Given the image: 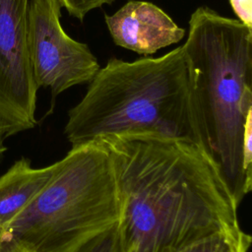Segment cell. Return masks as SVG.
<instances>
[{
	"instance_id": "6da1fadb",
	"label": "cell",
	"mask_w": 252,
	"mask_h": 252,
	"mask_svg": "<svg viewBox=\"0 0 252 252\" xmlns=\"http://www.w3.org/2000/svg\"><path fill=\"white\" fill-rule=\"evenodd\" d=\"M99 141L115 171L124 252H177L239 224L238 206L202 146L148 133Z\"/></svg>"
},
{
	"instance_id": "7a4b0ae2",
	"label": "cell",
	"mask_w": 252,
	"mask_h": 252,
	"mask_svg": "<svg viewBox=\"0 0 252 252\" xmlns=\"http://www.w3.org/2000/svg\"><path fill=\"white\" fill-rule=\"evenodd\" d=\"M183 48L203 148L239 206L252 188V29L199 7Z\"/></svg>"
},
{
	"instance_id": "3957f363",
	"label": "cell",
	"mask_w": 252,
	"mask_h": 252,
	"mask_svg": "<svg viewBox=\"0 0 252 252\" xmlns=\"http://www.w3.org/2000/svg\"><path fill=\"white\" fill-rule=\"evenodd\" d=\"M64 133L72 147L134 133L183 139L203 147L183 45L162 56L110 58L69 110Z\"/></svg>"
},
{
	"instance_id": "277c9868",
	"label": "cell",
	"mask_w": 252,
	"mask_h": 252,
	"mask_svg": "<svg viewBox=\"0 0 252 252\" xmlns=\"http://www.w3.org/2000/svg\"><path fill=\"white\" fill-rule=\"evenodd\" d=\"M119 217L112 159L95 140L72 147L58 160L52 178L7 230L28 252H74Z\"/></svg>"
},
{
	"instance_id": "5b68a950",
	"label": "cell",
	"mask_w": 252,
	"mask_h": 252,
	"mask_svg": "<svg viewBox=\"0 0 252 252\" xmlns=\"http://www.w3.org/2000/svg\"><path fill=\"white\" fill-rule=\"evenodd\" d=\"M59 0H30L29 51L38 88L55 97L66 90L90 83L99 64L86 43L70 37L60 22Z\"/></svg>"
},
{
	"instance_id": "8992f818",
	"label": "cell",
	"mask_w": 252,
	"mask_h": 252,
	"mask_svg": "<svg viewBox=\"0 0 252 252\" xmlns=\"http://www.w3.org/2000/svg\"><path fill=\"white\" fill-rule=\"evenodd\" d=\"M30 0H0V123L6 137L36 124L38 87L29 51Z\"/></svg>"
},
{
	"instance_id": "52a82bcc",
	"label": "cell",
	"mask_w": 252,
	"mask_h": 252,
	"mask_svg": "<svg viewBox=\"0 0 252 252\" xmlns=\"http://www.w3.org/2000/svg\"><path fill=\"white\" fill-rule=\"evenodd\" d=\"M104 20L116 45L144 56L178 43L185 35L164 11L147 1L130 0Z\"/></svg>"
},
{
	"instance_id": "ba28073f",
	"label": "cell",
	"mask_w": 252,
	"mask_h": 252,
	"mask_svg": "<svg viewBox=\"0 0 252 252\" xmlns=\"http://www.w3.org/2000/svg\"><path fill=\"white\" fill-rule=\"evenodd\" d=\"M58 167V160L44 167H33L28 158L16 160L0 176V226L9 223L49 182Z\"/></svg>"
},
{
	"instance_id": "9c48e42d",
	"label": "cell",
	"mask_w": 252,
	"mask_h": 252,
	"mask_svg": "<svg viewBox=\"0 0 252 252\" xmlns=\"http://www.w3.org/2000/svg\"><path fill=\"white\" fill-rule=\"evenodd\" d=\"M251 236L239 224L204 237L177 252H249Z\"/></svg>"
},
{
	"instance_id": "30bf717a",
	"label": "cell",
	"mask_w": 252,
	"mask_h": 252,
	"mask_svg": "<svg viewBox=\"0 0 252 252\" xmlns=\"http://www.w3.org/2000/svg\"><path fill=\"white\" fill-rule=\"evenodd\" d=\"M74 252H124L118 222L95 235Z\"/></svg>"
},
{
	"instance_id": "8fae6325",
	"label": "cell",
	"mask_w": 252,
	"mask_h": 252,
	"mask_svg": "<svg viewBox=\"0 0 252 252\" xmlns=\"http://www.w3.org/2000/svg\"><path fill=\"white\" fill-rule=\"evenodd\" d=\"M59 2L69 15L82 22L92 10L109 5L114 0H59Z\"/></svg>"
},
{
	"instance_id": "7c38bea8",
	"label": "cell",
	"mask_w": 252,
	"mask_h": 252,
	"mask_svg": "<svg viewBox=\"0 0 252 252\" xmlns=\"http://www.w3.org/2000/svg\"><path fill=\"white\" fill-rule=\"evenodd\" d=\"M238 20L252 29V0H228Z\"/></svg>"
},
{
	"instance_id": "4fadbf2b",
	"label": "cell",
	"mask_w": 252,
	"mask_h": 252,
	"mask_svg": "<svg viewBox=\"0 0 252 252\" xmlns=\"http://www.w3.org/2000/svg\"><path fill=\"white\" fill-rule=\"evenodd\" d=\"M0 252H28L9 233L0 226Z\"/></svg>"
},
{
	"instance_id": "5bb4252c",
	"label": "cell",
	"mask_w": 252,
	"mask_h": 252,
	"mask_svg": "<svg viewBox=\"0 0 252 252\" xmlns=\"http://www.w3.org/2000/svg\"><path fill=\"white\" fill-rule=\"evenodd\" d=\"M6 134H5V130L2 126V124L0 123V158L3 157V155L5 154L7 148L5 146V140H6Z\"/></svg>"
}]
</instances>
